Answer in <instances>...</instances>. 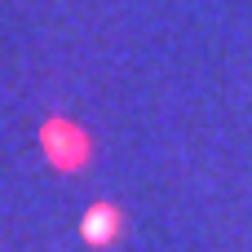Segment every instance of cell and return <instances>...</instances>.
Instances as JSON below:
<instances>
[{
	"instance_id": "6da1fadb",
	"label": "cell",
	"mask_w": 252,
	"mask_h": 252,
	"mask_svg": "<svg viewBox=\"0 0 252 252\" xmlns=\"http://www.w3.org/2000/svg\"><path fill=\"white\" fill-rule=\"evenodd\" d=\"M115 230H120L115 208L97 204V208H89V213H84V239H89V244H111V239H115Z\"/></svg>"
}]
</instances>
